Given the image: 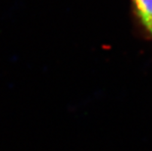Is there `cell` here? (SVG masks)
Here are the masks:
<instances>
[{"label":"cell","instance_id":"1","mask_svg":"<svg viewBox=\"0 0 152 151\" xmlns=\"http://www.w3.org/2000/svg\"><path fill=\"white\" fill-rule=\"evenodd\" d=\"M132 6L140 23L152 37V0H132Z\"/></svg>","mask_w":152,"mask_h":151}]
</instances>
